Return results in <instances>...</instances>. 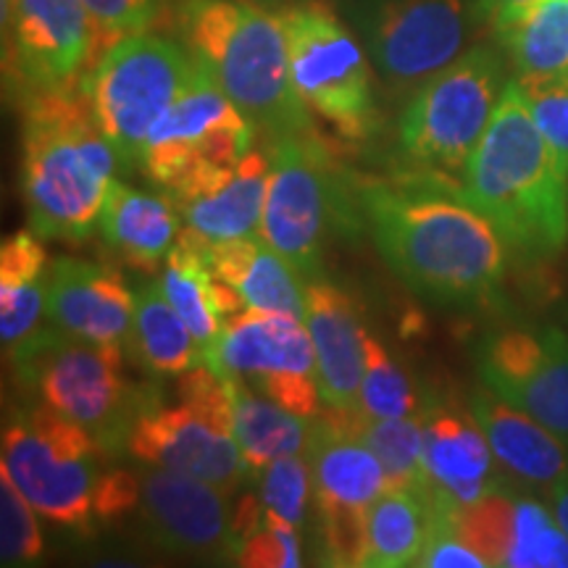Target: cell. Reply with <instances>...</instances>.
<instances>
[{"label": "cell", "instance_id": "obj_1", "mask_svg": "<svg viewBox=\"0 0 568 568\" xmlns=\"http://www.w3.org/2000/svg\"><path fill=\"white\" fill-rule=\"evenodd\" d=\"M361 203L379 253L418 295L471 303L500 287L508 243L474 205L387 184H368Z\"/></svg>", "mask_w": 568, "mask_h": 568}, {"label": "cell", "instance_id": "obj_2", "mask_svg": "<svg viewBox=\"0 0 568 568\" xmlns=\"http://www.w3.org/2000/svg\"><path fill=\"white\" fill-rule=\"evenodd\" d=\"M458 197L521 255L550 258L568 245V172L535 124L518 80L503 90Z\"/></svg>", "mask_w": 568, "mask_h": 568}, {"label": "cell", "instance_id": "obj_3", "mask_svg": "<svg viewBox=\"0 0 568 568\" xmlns=\"http://www.w3.org/2000/svg\"><path fill=\"white\" fill-rule=\"evenodd\" d=\"M119 155L95 122L84 90H38L24 113L21 187L34 234L84 240L101 211Z\"/></svg>", "mask_w": 568, "mask_h": 568}, {"label": "cell", "instance_id": "obj_4", "mask_svg": "<svg viewBox=\"0 0 568 568\" xmlns=\"http://www.w3.org/2000/svg\"><path fill=\"white\" fill-rule=\"evenodd\" d=\"M182 30L195 59L255 130L272 140L311 132L308 109L293 84L282 17L247 0H187Z\"/></svg>", "mask_w": 568, "mask_h": 568}, {"label": "cell", "instance_id": "obj_5", "mask_svg": "<svg viewBox=\"0 0 568 568\" xmlns=\"http://www.w3.org/2000/svg\"><path fill=\"white\" fill-rule=\"evenodd\" d=\"M109 447L53 408H27L3 426V460L13 485L48 521L90 529L95 518L130 514L140 503V479L109 471Z\"/></svg>", "mask_w": 568, "mask_h": 568}, {"label": "cell", "instance_id": "obj_6", "mask_svg": "<svg viewBox=\"0 0 568 568\" xmlns=\"http://www.w3.org/2000/svg\"><path fill=\"white\" fill-rule=\"evenodd\" d=\"M503 61L493 48H471L416 88L400 119L406 161L458 190L468 159L500 103Z\"/></svg>", "mask_w": 568, "mask_h": 568}, {"label": "cell", "instance_id": "obj_7", "mask_svg": "<svg viewBox=\"0 0 568 568\" xmlns=\"http://www.w3.org/2000/svg\"><path fill=\"white\" fill-rule=\"evenodd\" d=\"M255 124L203 67L148 132L138 166L172 201L203 193L253 151Z\"/></svg>", "mask_w": 568, "mask_h": 568}, {"label": "cell", "instance_id": "obj_8", "mask_svg": "<svg viewBox=\"0 0 568 568\" xmlns=\"http://www.w3.org/2000/svg\"><path fill=\"white\" fill-rule=\"evenodd\" d=\"M17 372L42 403L116 450L140 416L138 395L124 376L122 345L92 343L61 329H42L11 353Z\"/></svg>", "mask_w": 568, "mask_h": 568}, {"label": "cell", "instance_id": "obj_9", "mask_svg": "<svg viewBox=\"0 0 568 568\" xmlns=\"http://www.w3.org/2000/svg\"><path fill=\"white\" fill-rule=\"evenodd\" d=\"M176 395L180 400L174 406L140 410L126 447L140 464L187 474L226 495L234 493L247 471L234 437L230 385L197 364L180 374Z\"/></svg>", "mask_w": 568, "mask_h": 568}, {"label": "cell", "instance_id": "obj_10", "mask_svg": "<svg viewBox=\"0 0 568 568\" xmlns=\"http://www.w3.org/2000/svg\"><path fill=\"white\" fill-rule=\"evenodd\" d=\"M201 61L174 40L138 32L119 40L82 80L95 122L124 166L140 161L148 132L187 88Z\"/></svg>", "mask_w": 568, "mask_h": 568}, {"label": "cell", "instance_id": "obj_11", "mask_svg": "<svg viewBox=\"0 0 568 568\" xmlns=\"http://www.w3.org/2000/svg\"><path fill=\"white\" fill-rule=\"evenodd\" d=\"M203 364L219 379L247 385L297 416H316L322 406L316 353L303 318L253 308L226 316L203 351Z\"/></svg>", "mask_w": 568, "mask_h": 568}, {"label": "cell", "instance_id": "obj_12", "mask_svg": "<svg viewBox=\"0 0 568 568\" xmlns=\"http://www.w3.org/2000/svg\"><path fill=\"white\" fill-rule=\"evenodd\" d=\"M282 19L297 98L343 140H366L376 124V101L358 42L318 6L290 9Z\"/></svg>", "mask_w": 568, "mask_h": 568}, {"label": "cell", "instance_id": "obj_13", "mask_svg": "<svg viewBox=\"0 0 568 568\" xmlns=\"http://www.w3.org/2000/svg\"><path fill=\"white\" fill-rule=\"evenodd\" d=\"M314 468L318 539L329 566H364L366 514L389 479L366 443L326 414L314 424L308 445Z\"/></svg>", "mask_w": 568, "mask_h": 568}, {"label": "cell", "instance_id": "obj_14", "mask_svg": "<svg viewBox=\"0 0 568 568\" xmlns=\"http://www.w3.org/2000/svg\"><path fill=\"white\" fill-rule=\"evenodd\" d=\"M337 193L329 163L314 138H282L272 145V176L261 234L290 266L314 282Z\"/></svg>", "mask_w": 568, "mask_h": 568}, {"label": "cell", "instance_id": "obj_15", "mask_svg": "<svg viewBox=\"0 0 568 568\" xmlns=\"http://www.w3.org/2000/svg\"><path fill=\"white\" fill-rule=\"evenodd\" d=\"M487 389L527 410L568 445V332L564 326L500 329L479 347Z\"/></svg>", "mask_w": 568, "mask_h": 568}, {"label": "cell", "instance_id": "obj_16", "mask_svg": "<svg viewBox=\"0 0 568 568\" xmlns=\"http://www.w3.org/2000/svg\"><path fill=\"white\" fill-rule=\"evenodd\" d=\"M466 34V0H385L372 21V53L395 88H422L464 53Z\"/></svg>", "mask_w": 568, "mask_h": 568}, {"label": "cell", "instance_id": "obj_17", "mask_svg": "<svg viewBox=\"0 0 568 568\" xmlns=\"http://www.w3.org/2000/svg\"><path fill=\"white\" fill-rule=\"evenodd\" d=\"M17 69L34 90L69 88L95 55L82 0H6Z\"/></svg>", "mask_w": 568, "mask_h": 568}, {"label": "cell", "instance_id": "obj_18", "mask_svg": "<svg viewBox=\"0 0 568 568\" xmlns=\"http://www.w3.org/2000/svg\"><path fill=\"white\" fill-rule=\"evenodd\" d=\"M48 318L67 335L122 345L132 332L134 293L109 266L55 258L48 268Z\"/></svg>", "mask_w": 568, "mask_h": 568}, {"label": "cell", "instance_id": "obj_19", "mask_svg": "<svg viewBox=\"0 0 568 568\" xmlns=\"http://www.w3.org/2000/svg\"><path fill=\"white\" fill-rule=\"evenodd\" d=\"M140 479V503L155 539L180 552L230 548L226 493L187 474L151 466Z\"/></svg>", "mask_w": 568, "mask_h": 568}, {"label": "cell", "instance_id": "obj_20", "mask_svg": "<svg viewBox=\"0 0 568 568\" xmlns=\"http://www.w3.org/2000/svg\"><path fill=\"white\" fill-rule=\"evenodd\" d=\"M493 458L495 453L477 418L445 408L426 410L422 493L432 503L460 508L503 489Z\"/></svg>", "mask_w": 568, "mask_h": 568}, {"label": "cell", "instance_id": "obj_21", "mask_svg": "<svg viewBox=\"0 0 568 568\" xmlns=\"http://www.w3.org/2000/svg\"><path fill=\"white\" fill-rule=\"evenodd\" d=\"M303 322L314 343L322 403L335 410L358 408L368 335L358 305L337 284L314 280L305 284Z\"/></svg>", "mask_w": 568, "mask_h": 568}, {"label": "cell", "instance_id": "obj_22", "mask_svg": "<svg viewBox=\"0 0 568 568\" xmlns=\"http://www.w3.org/2000/svg\"><path fill=\"white\" fill-rule=\"evenodd\" d=\"M485 432L495 460L516 479L552 487L568 471V445L527 410L510 406L493 389H477L468 410Z\"/></svg>", "mask_w": 568, "mask_h": 568}, {"label": "cell", "instance_id": "obj_23", "mask_svg": "<svg viewBox=\"0 0 568 568\" xmlns=\"http://www.w3.org/2000/svg\"><path fill=\"white\" fill-rule=\"evenodd\" d=\"M268 176H272V155L251 151L209 190L176 201V209L187 230L201 234L211 245L261 234Z\"/></svg>", "mask_w": 568, "mask_h": 568}, {"label": "cell", "instance_id": "obj_24", "mask_svg": "<svg viewBox=\"0 0 568 568\" xmlns=\"http://www.w3.org/2000/svg\"><path fill=\"white\" fill-rule=\"evenodd\" d=\"M209 247L211 243H205L201 234L184 226L166 255L161 274L163 293L176 308V314L184 318V324L190 326L203 351L219 337L226 316L245 311L240 295L213 274Z\"/></svg>", "mask_w": 568, "mask_h": 568}, {"label": "cell", "instance_id": "obj_25", "mask_svg": "<svg viewBox=\"0 0 568 568\" xmlns=\"http://www.w3.org/2000/svg\"><path fill=\"white\" fill-rule=\"evenodd\" d=\"M209 261L213 274L230 284L245 308L305 318L303 276L266 243L264 234L211 245Z\"/></svg>", "mask_w": 568, "mask_h": 568}, {"label": "cell", "instance_id": "obj_26", "mask_svg": "<svg viewBox=\"0 0 568 568\" xmlns=\"http://www.w3.org/2000/svg\"><path fill=\"white\" fill-rule=\"evenodd\" d=\"M180 219L172 197L140 193L130 184L113 180L101 211L105 245L124 264L138 268L159 266L180 237Z\"/></svg>", "mask_w": 568, "mask_h": 568}, {"label": "cell", "instance_id": "obj_27", "mask_svg": "<svg viewBox=\"0 0 568 568\" xmlns=\"http://www.w3.org/2000/svg\"><path fill=\"white\" fill-rule=\"evenodd\" d=\"M40 234L17 232L0 247V339L19 351L42 332L48 316V253Z\"/></svg>", "mask_w": 568, "mask_h": 568}, {"label": "cell", "instance_id": "obj_28", "mask_svg": "<svg viewBox=\"0 0 568 568\" xmlns=\"http://www.w3.org/2000/svg\"><path fill=\"white\" fill-rule=\"evenodd\" d=\"M432 527H435V506L422 489H385L366 514L364 566H418V558L432 537Z\"/></svg>", "mask_w": 568, "mask_h": 568}, {"label": "cell", "instance_id": "obj_29", "mask_svg": "<svg viewBox=\"0 0 568 568\" xmlns=\"http://www.w3.org/2000/svg\"><path fill=\"white\" fill-rule=\"evenodd\" d=\"M224 382L232 393L234 437H237L240 456L251 477H258L276 458L308 450L314 426L305 422V416L293 414L272 397L255 393L240 382Z\"/></svg>", "mask_w": 568, "mask_h": 568}, {"label": "cell", "instance_id": "obj_30", "mask_svg": "<svg viewBox=\"0 0 568 568\" xmlns=\"http://www.w3.org/2000/svg\"><path fill=\"white\" fill-rule=\"evenodd\" d=\"M130 345L138 364L155 376H180L203 361V347L169 303L161 282L142 284L134 293Z\"/></svg>", "mask_w": 568, "mask_h": 568}, {"label": "cell", "instance_id": "obj_31", "mask_svg": "<svg viewBox=\"0 0 568 568\" xmlns=\"http://www.w3.org/2000/svg\"><path fill=\"white\" fill-rule=\"evenodd\" d=\"M495 34L516 69V80H552L568 74V0H539L516 13Z\"/></svg>", "mask_w": 568, "mask_h": 568}, {"label": "cell", "instance_id": "obj_32", "mask_svg": "<svg viewBox=\"0 0 568 568\" xmlns=\"http://www.w3.org/2000/svg\"><path fill=\"white\" fill-rule=\"evenodd\" d=\"M347 432L374 450L385 466L389 487H424V414L403 418H374L358 408H326Z\"/></svg>", "mask_w": 568, "mask_h": 568}, {"label": "cell", "instance_id": "obj_33", "mask_svg": "<svg viewBox=\"0 0 568 568\" xmlns=\"http://www.w3.org/2000/svg\"><path fill=\"white\" fill-rule=\"evenodd\" d=\"M358 410L374 418H403L418 414L410 376L379 339L366 335L364 376H361Z\"/></svg>", "mask_w": 568, "mask_h": 568}, {"label": "cell", "instance_id": "obj_34", "mask_svg": "<svg viewBox=\"0 0 568 568\" xmlns=\"http://www.w3.org/2000/svg\"><path fill=\"white\" fill-rule=\"evenodd\" d=\"M506 566L568 568V535L542 503L516 497L514 537Z\"/></svg>", "mask_w": 568, "mask_h": 568}, {"label": "cell", "instance_id": "obj_35", "mask_svg": "<svg viewBox=\"0 0 568 568\" xmlns=\"http://www.w3.org/2000/svg\"><path fill=\"white\" fill-rule=\"evenodd\" d=\"M38 510L0 466V560L3 566H30L42 556Z\"/></svg>", "mask_w": 568, "mask_h": 568}, {"label": "cell", "instance_id": "obj_36", "mask_svg": "<svg viewBox=\"0 0 568 568\" xmlns=\"http://www.w3.org/2000/svg\"><path fill=\"white\" fill-rule=\"evenodd\" d=\"M258 485L264 508L301 529L305 524V506L314 493V468L308 453L276 458L258 474Z\"/></svg>", "mask_w": 568, "mask_h": 568}, {"label": "cell", "instance_id": "obj_37", "mask_svg": "<svg viewBox=\"0 0 568 568\" xmlns=\"http://www.w3.org/2000/svg\"><path fill=\"white\" fill-rule=\"evenodd\" d=\"M82 6L95 34V55H103L119 40L148 32L161 0H82Z\"/></svg>", "mask_w": 568, "mask_h": 568}, {"label": "cell", "instance_id": "obj_38", "mask_svg": "<svg viewBox=\"0 0 568 568\" xmlns=\"http://www.w3.org/2000/svg\"><path fill=\"white\" fill-rule=\"evenodd\" d=\"M535 124L568 172V74L552 80H518Z\"/></svg>", "mask_w": 568, "mask_h": 568}, {"label": "cell", "instance_id": "obj_39", "mask_svg": "<svg viewBox=\"0 0 568 568\" xmlns=\"http://www.w3.org/2000/svg\"><path fill=\"white\" fill-rule=\"evenodd\" d=\"M234 558L247 568H297L301 566L297 527L266 510L264 524L240 545Z\"/></svg>", "mask_w": 568, "mask_h": 568}, {"label": "cell", "instance_id": "obj_40", "mask_svg": "<svg viewBox=\"0 0 568 568\" xmlns=\"http://www.w3.org/2000/svg\"><path fill=\"white\" fill-rule=\"evenodd\" d=\"M539 0H477V13L481 19H487L489 24H500L516 13L531 9Z\"/></svg>", "mask_w": 568, "mask_h": 568}, {"label": "cell", "instance_id": "obj_41", "mask_svg": "<svg viewBox=\"0 0 568 568\" xmlns=\"http://www.w3.org/2000/svg\"><path fill=\"white\" fill-rule=\"evenodd\" d=\"M550 503H552V514H556L558 524L568 535V471L550 487Z\"/></svg>", "mask_w": 568, "mask_h": 568}, {"label": "cell", "instance_id": "obj_42", "mask_svg": "<svg viewBox=\"0 0 568 568\" xmlns=\"http://www.w3.org/2000/svg\"><path fill=\"white\" fill-rule=\"evenodd\" d=\"M560 326H564V329L568 332V305L560 308Z\"/></svg>", "mask_w": 568, "mask_h": 568}]
</instances>
